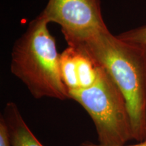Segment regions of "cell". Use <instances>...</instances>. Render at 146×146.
Segmentation results:
<instances>
[{"mask_svg":"<svg viewBox=\"0 0 146 146\" xmlns=\"http://www.w3.org/2000/svg\"><path fill=\"white\" fill-rule=\"evenodd\" d=\"M88 56L110 76L126 100L133 139H146V48L120 39L108 29L70 46Z\"/></svg>","mask_w":146,"mask_h":146,"instance_id":"obj_1","label":"cell"},{"mask_svg":"<svg viewBox=\"0 0 146 146\" xmlns=\"http://www.w3.org/2000/svg\"><path fill=\"white\" fill-rule=\"evenodd\" d=\"M3 117L8 125L12 145L43 146L29 129L15 103L6 104Z\"/></svg>","mask_w":146,"mask_h":146,"instance_id":"obj_5","label":"cell"},{"mask_svg":"<svg viewBox=\"0 0 146 146\" xmlns=\"http://www.w3.org/2000/svg\"><path fill=\"white\" fill-rule=\"evenodd\" d=\"M79 146H106V145H101V144H96L90 141H85L83 142V143H82ZM118 146H146V139L145 140H143V141H140L139 143L134 144V145H118Z\"/></svg>","mask_w":146,"mask_h":146,"instance_id":"obj_10","label":"cell"},{"mask_svg":"<svg viewBox=\"0 0 146 146\" xmlns=\"http://www.w3.org/2000/svg\"><path fill=\"white\" fill-rule=\"evenodd\" d=\"M77 52L74 47L68 46L60 54V68L62 78L68 91L79 89L77 65Z\"/></svg>","mask_w":146,"mask_h":146,"instance_id":"obj_6","label":"cell"},{"mask_svg":"<svg viewBox=\"0 0 146 146\" xmlns=\"http://www.w3.org/2000/svg\"><path fill=\"white\" fill-rule=\"evenodd\" d=\"M76 50L77 52L76 65L80 88H87L94 85L96 81L98 66L88 56L76 49Z\"/></svg>","mask_w":146,"mask_h":146,"instance_id":"obj_7","label":"cell"},{"mask_svg":"<svg viewBox=\"0 0 146 146\" xmlns=\"http://www.w3.org/2000/svg\"><path fill=\"white\" fill-rule=\"evenodd\" d=\"M0 146H13L6 122L1 115L0 118Z\"/></svg>","mask_w":146,"mask_h":146,"instance_id":"obj_9","label":"cell"},{"mask_svg":"<svg viewBox=\"0 0 146 146\" xmlns=\"http://www.w3.org/2000/svg\"><path fill=\"white\" fill-rule=\"evenodd\" d=\"M39 16L48 24L55 23L61 27L68 46L108 29L100 0H49Z\"/></svg>","mask_w":146,"mask_h":146,"instance_id":"obj_4","label":"cell"},{"mask_svg":"<svg viewBox=\"0 0 146 146\" xmlns=\"http://www.w3.org/2000/svg\"><path fill=\"white\" fill-rule=\"evenodd\" d=\"M47 25L39 15L29 24L13 45L11 72L36 99H70L60 72V54Z\"/></svg>","mask_w":146,"mask_h":146,"instance_id":"obj_2","label":"cell"},{"mask_svg":"<svg viewBox=\"0 0 146 146\" xmlns=\"http://www.w3.org/2000/svg\"><path fill=\"white\" fill-rule=\"evenodd\" d=\"M116 36L127 43L146 48V25L127 31Z\"/></svg>","mask_w":146,"mask_h":146,"instance_id":"obj_8","label":"cell"},{"mask_svg":"<svg viewBox=\"0 0 146 146\" xmlns=\"http://www.w3.org/2000/svg\"><path fill=\"white\" fill-rule=\"evenodd\" d=\"M68 95L70 99L79 104L91 116L99 144L124 145L133 139L126 100L103 68L98 66V77L94 85L87 88L70 90Z\"/></svg>","mask_w":146,"mask_h":146,"instance_id":"obj_3","label":"cell"}]
</instances>
